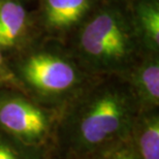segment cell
Segmentation results:
<instances>
[{
	"label": "cell",
	"instance_id": "6",
	"mask_svg": "<svg viewBox=\"0 0 159 159\" xmlns=\"http://www.w3.org/2000/svg\"><path fill=\"white\" fill-rule=\"evenodd\" d=\"M129 141L138 159H159L158 110L139 111L130 131Z\"/></svg>",
	"mask_w": 159,
	"mask_h": 159
},
{
	"label": "cell",
	"instance_id": "13",
	"mask_svg": "<svg viewBox=\"0 0 159 159\" xmlns=\"http://www.w3.org/2000/svg\"><path fill=\"white\" fill-rule=\"evenodd\" d=\"M52 159H57V158H55V157H54V156H53V158H52Z\"/></svg>",
	"mask_w": 159,
	"mask_h": 159
},
{
	"label": "cell",
	"instance_id": "12",
	"mask_svg": "<svg viewBox=\"0 0 159 159\" xmlns=\"http://www.w3.org/2000/svg\"><path fill=\"white\" fill-rule=\"evenodd\" d=\"M9 77H11V74H9L7 68H6L4 64V60H3V56L1 52H0V78L8 79Z\"/></svg>",
	"mask_w": 159,
	"mask_h": 159
},
{
	"label": "cell",
	"instance_id": "10",
	"mask_svg": "<svg viewBox=\"0 0 159 159\" xmlns=\"http://www.w3.org/2000/svg\"><path fill=\"white\" fill-rule=\"evenodd\" d=\"M139 23L145 33L146 39L153 50H157L159 46V11L154 4H144L139 11Z\"/></svg>",
	"mask_w": 159,
	"mask_h": 159
},
{
	"label": "cell",
	"instance_id": "11",
	"mask_svg": "<svg viewBox=\"0 0 159 159\" xmlns=\"http://www.w3.org/2000/svg\"><path fill=\"white\" fill-rule=\"evenodd\" d=\"M90 159H138V157L128 138L111 145Z\"/></svg>",
	"mask_w": 159,
	"mask_h": 159
},
{
	"label": "cell",
	"instance_id": "5",
	"mask_svg": "<svg viewBox=\"0 0 159 159\" xmlns=\"http://www.w3.org/2000/svg\"><path fill=\"white\" fill-rule=\"evenodd\" d=\"M128 83L139 111L158 110L159 107V63L153 57L129 70Z\"/></svg>",
	"mask_w": 159,
	"mask_h": 159
},
{
	"label": "cell",
	"instance_id": "8",
	"mask_svg": "<svg viewBox=\"0 0 159 159\" xmlns=\"http://www.w3.org/2000/svg\"><path fill=\"white\" fill-rule=\"evenodd\" d=\"M26 25V11L14 1L0 3V47H12L23 33Z\"/></svg>",
	"mask_w": 159,
	"mask_h": 159
},
{
	"label": "cell",
	"instance_id": "7",
	"mask_svg": "<svg viewBox=\"0 0 159 159\" xmlns=\"http://www.w3.org/2000/svg\"><path fill=\"white\" fill-rule=\"evenodd\" d=\"M89 8V0H46V19L51 27L67 28L81 19Z\"/></svg>",
	"mask_w": 159,
	"mask_h": 159
},
{
	"label": "cell",
	"instance_id": "9",
	"mask_svg": "<svg viewBox=\"0 0 159 159\" xmlns=\"http://www.w3.org/2000/svg\"><path fill=\"white\" fill-rule=\"evenodd\" d=\"M52 149L23 144L0 130V159H52Z\"/></svg>",
	"mask_w": 159,
	"mask_h": 159
},
{
	"label": "cell",
	"instance_id": "3",
	"mask_svg": "<svg viewBox=\"0 0 159 159\" xmlns=\"http://www.w3.org/2000/svg\"><path fill=\"white\" fill-rule=\"evenodd\" d=\"M57 114L19 95L0 99V130L23 144L51 148Z\"/></svg>",
	"mask_w": 159,
	"mask_h": 159
},
{
	"label": "cell",
	"instance_id": "1",
	"mask_svg": "<svg viewBox=\"0 0 159 159\" xmlns=\"http://www.w3.org/2000/svg\"><path fill=\"white\" fill-rule=\"evenodd\" d=\"M74 100L57 114L51 146L57 159H90L128 139L139 113L127 82L102 84Z\"/></svg>",
	"mask_w": 159,
	"mask_h": 159
},
{
	"label": "cell",
	"instance_id": "4",
	"mask_svg": "<svg viewBox=\"0 0 159 159\" xmlns=\"http://www.w3.org/2000/svg\"><path fill=\"white\" fill-rule=\"evenodd\" d=\"M20 75L31 90L46 98L66 96L80 84L75 64L52 53H36L20 65Z\"/></svg>",
	"mask_w": 159,
	"mask_h": 159
},
{
	"label": "cell",
	"instance_id": "2",
	"mask_svg": "<svg viewBox=\"0 0 159 159\" xmlns=\"http://www.w3.org/2000/svg\"><path fill=\"white\" fill-rule=\"evenodd\" d=\"M81 51L94 70H128L133 46L123 21L113 12L96 16L81 35Z\"/></svg>",
	"mask_w": 159,
	"mask_h": 159
}]
</instances>
